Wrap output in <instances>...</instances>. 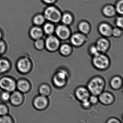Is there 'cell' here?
Returning a JSON list of instances; mask_svg holds the SVG:
<instances>
[{"mask_svg":"<svg viewBox=\"0 0 123 123\" xmlns=\"http://www.w3.org/2000/svg\"><path fill=\"white\" fill-rule=\"evenodd\" d=\"M85 38L82 34H75L72 36L70 41L73 45L76 46L82 45L85 42Z\"/></svg>","mask_w":123,"mask_h":123,"instance_id":"e0dca14e","label":"cell"},{"mask_svg":"<svg viewBox=\"0 0 123 123\" xmlns=\"http://www.w3.org/2000/svg\"><path fill=\"white\" fill-rule=\"evenodd\" d=\"M93 56L92 59L93 64L95 67L97 69L100 70L105 69L109 66V59L105 55L98 53Z\"/></svg>","mask_w":123,"mask_h":123,"instance_id":"5b68a950","label":"cell"},{"mask_svg":"<svg viewBox=\"0 0 123 123\" xmlns=\"http://www.w3.org/2000/svg\"><path fill=\"white\" fill-rule=\"evenodd\" d=\"M82 104L83 107L85 108H88L90 106V105L91 103L89 101V100H87L85 101L82 102Z\"/></svg>","mask_w":123,"mask_h":123,"instance_id":"8d00e7d4","label":"cell"},{"mask_svg":"<svg viewBox=\"0 0 123 123\" xmlns=\"http://www.w3.org/2000/svg\"><path fill=\"white\" fill-rule=\"evenodd\" d=\"M75 95L78 99L83 102L88 100L90 96V92L85 88L80 87L76 90Z\"/></svg>","mask_w":123,"mask_h":123,"instance_id":"5bb4252c","label":"cell"},{"mask_svg":"<svg viewBox=\"0 0 123 123\" xmlns=\"http://www.w3.org/2000/svg\"><path fill=\"white\" fill-rule=\"evenodd\" d=\"M4 36V33H3V31L0 28V39H3Z\"/></svg>","mask_w":123,"mask_h":123,"instance_id":"ab89813d","label":"cell"},{"mask_svg":"<svg viewBox=\"0 0 123 123\" xmlns=\"http://www.w3.org/2000/svg\"><path fill=\"white\" fill-rule=\"evenodd\" d=\"M46 20L43 15L38 13L33 16L32 22L34 25L41 26L45 23Z\"/></svg>","mask_w":123,"mask_h":123,"instance_id":"ac0fdd59","label":"cell"},{"mask_svg":"<svg viewBox=\"0 0 123 123\" xmlns=\"http://www.w3.org/2000/svg\"><path fill=\"white\" fill-rule=\"evenodd\" d=\"M45 48L47 51L50 52L56 51L59 48L60 42L59 39L54 36H48L45 40Z\"/></svg>","mask_w":123,"mask_h":123,"instance_id":"9c48e42d","label":"cell"},{"mask_svg":"<svg viewBox=\"0 0 123 123\" xmlns=\"http://www.w3.org/2000/svg\"><path fill=\"white\" fill-rule=\"evenodd\" d=\"M25 99L24 94L16 90L11 93L9 103L12 106L19 107L23 104Z\"/></svg>","mask_w":123,"mask_h":123,"instance_id":"52a82bcc","label":"cell"},{"mask_svg":"<svg viewBox=\"0 0 123 123\" xmlns=\"http://www.w3.org/2000/svg\"><path fill=\"white\" fill-rule=\"evenodd\" d=\"M105 82L101 78L96 77L91 80L88 84V90L93 95L97 96L102 92Z\"/></svg>","mask_w":123,"mask_h":123,"instance_id":"7a4b0ae2","label":"cell"},{"mask_svg":"<svg viewBox=\"0 0 123 123\" xmlns=\"http://www.w3.org/2000/svg\"><path fill=\"white\" fill-rule=\"evenodd\" d=\"M11 96V92L2 90L0 92V101L2 103H8L10 101Z\"/></svg>","mask_w":123,"mask_h":123,"instance_id":"d4e9b609","label":"cell"},{"mask_svg":"<svg viewBox=\"0 0 123 123\" xmlns=\"http://www.w3.org/2000/svg\"><path fill=\"white\" fill-rule=\"evenodd\" d=\"M56 0H42L45 3L48 4H52L56 1Z\"/></svg>","mask_w":123,"mask_h":123,"instance_id":"f35d334b","label":"cell"},{"mask_svg":"<svg viewBox=\"0 0 123 123\" xmlns=\"http://www.w3.org/2000/svg\"><path fill=\"white\" fill-rule=\"evenodd\" d=\"M43 15L46 20L53 23H58L62 18L61 13L59 11L53 6L47 8Z\"/></svg>","mask_w":123,"mask_h":123,"instance_id":"277c9868","label":"cell"},{"mask_svg":"<svg viewBox=\"0 0 123 123\" xmlns=\"http://www.w3.org/2000/svg\"><path fill=\"white\" fill-rule=\"evenodd\" d=\"M99 31L103 36L109 37L112 34V29L109 25L103 24L99 26Z\"/></svg>","mask_w":123,"mask_h":123,"instance_id":"ffe728a7","label":"cell"},{"mask_svg":"<svg viewBox=\"0 0 123 123\" xmlns=\"http://www.w3.org/2000/svg\"><path fill=\"white\" fill-rule=\"evenodd\" d=\"M79 29L83 33L87 34L90 31V27L87 23L83 22L80 23L79 25Z\"/></svg>","mask_w":123,"mask_h":123,"instance_id":"f546056e","label":"cell"},{"mask_svg":"<svg viewBox=\"0 0 123 123\" xmlns=\"http://www.w3.org/2000/svg\"><path fill=\"white\" fill-rule=\"evenodd\" d=\"M109 46L108 40L105 38H101L98 41L96 46L98 51L104 53L108 49Z\"/></svg>","mask_w":123,"mask_h":123,"instance_id":"2e32d148","label":"cell"},{"mask_svg":"<svg viewBox=\"0 0 123 123\" xmlns=\"http://www.w3.org/2000/svg\"><path fill=\"white\" fill-rule=\"evenodd\" d=\"M122 33V31L119 29L115 28L112 29V34L116 37L120 36Z\"/></svg>","mask_w":123,"mask_h":123,"instance_id":"d6a6232c","label":"cell"},{"mask_svg":"<svg viewBox=\"0 0 123 123\" xmlns=\"http://www.w3.org/2000/svg\"><path fill=\"white\" fill-rule=\"evenodd\" d=\"M99 95L98 99L103 104L109 105L113 102V96L109 93L104 92L101 93Z\"/></svg>","mask_w":123,"mask_h":123,"instance_id":"9a60e30c","label":"cell"},{"mask_svg":"<svg viewBox=\"0 0 123 123\" xmlns=\"http://www.w3.org/2000/svg\"><path fill=\"white\" fill-rule=\"evenodd\" d=\"M32 87L31 82L27 78H23L16 80V90L23 94H26L30 92Z\"/></svg>","mask_w":123,"mask_h":123,"instance_id":"ba28073f","label":"cell"},{"mask_svg":"<svg viewBox=\"0 0 123 123\" xmlns=\"http://www.w3.org/2000/svg\"><path fill=\"white\" fill-rule=\"evenodd\" d=\"M15 122L13 117L9 114L0 116V123H14Z\"/></svg>","mask_w":123,"mask_h":123,"instance_id":"4316f807","label":"cell"},{"mask_svg":"<svg viewBox=\"0 0 123 123\" xmlns=\"http://www.w3.org/2000/svg\"><path fill=\"white\" fill-rule=\"evenodd\" d=\"M7 49L8 45L7 42L3 39H0V57L5 54Z\"/></svg>","mask_w":123,"mask_h":123,"instance_id":"83f0119b","label":"cell"},{"mask_svg":"<svg viewBox=\"0 0 123 123\" xmlns=\"http://www.w3.org/2000/svg\"><path fill=\"white\" fill-rule=\"evenodd\" d=\"M57 36L60 39H67L70 35V32L68 28L64 25H60L57 26L56 29Z\"/></svg>","mask_w":123,"mask_h":123,"instance_id":"4fadbf2b","label":"cell"},{"mask_svg":"<svg viewBox=\"0 0 123 123\" xmlns=\"http://www.w3.org/2000/svg\"><path fill=\"white\" fill-rule=\"evenodd\" d=\"M15 67L18 73L25 75L29 74L32 71L33 68V63L30 57L24 55L17 60Z\"/></svg>","mask_w":123,"mask_h":123,"instance_id":"6da1fadb","label":"cell"},{"mask_svg":"<svg viewBox=\"0 0 123 123\" xmlns=\"http://www.w3.org/2000/svg\"><path fill=\"white\" fill-rule=\"evenodd\" d=\"M73 18L69 13L64 14L62 18V23L65 25H69L72 22Z\"/></svg>","mask_w":123,"mask_h":123,"instance_id":"4dcf8cb0","label":"cell"},{"mask_svg":"<svg viewBox=\"0 0 123 123\" xmlns=\"http://www.w3.org/2000/svg\"><path fill=\"white\" fill-rule=\"evenodd\" d=\"M90 52L91 54L93 56L99 53V52L97 49L96 46H92L91 47L90 49Z\"/></svg>","mask_w":123,"mask_h":123,"instance_id":"d590c367","label":"cell"},{"mask_svg":"<svg viewBox=\"0 0 123 123\" xmlns=\"http://www.w3.org/2000/svg\"><path fill=\"white\" fill-rule=\"evenodd\" d=\"M72 51V48L68 44H63L60 48V52L63 56H68L71 54Z\"/></svg>","mask_w":123,"mask_h":123,"instance_id":"cb8c5ba5","label":"cell"},{"mask_svg":"<svg viewBox=\"0 0 123 123\" xmlns=\"http://www.w3.org/2000/svg\"><path fill=\"white\" fill-rule=\"evenodd\" d=\"M122 80L119 77H114L111 80V86L112 88L114 89H118L120 88L122 85Z\"/></svg>","mask_w":123,"mask_h":123,"instance_id":"44dd1931","label":"cell"},{"mask_svg":"<svg viewBox=\"0 0 123 123\" xmlns=\"http://www.w3.org/2000/svg\"><path fill=\"white\" fill-rule=\"evenodd\" d=\"M108 123H120V122L116 118H112L108 120Z\"/></svg>","mask_w":123,"mask_h":123,"instance_id":"74e56055","label":"cell"},{"mask_svg":"<svg viewBox=\"0 0 123 123\" xmlns=\"http://www.w3.org/2000/svg\"><path fill=\"white\" fill-rule=\"evenodd\" d=\"M116 10L113 6H106L103 10V12L106 16L111 17L113 16L116 13Z\"/></svg>","mask_w":123,"mask_h":123,"instance_id":"484cf974","label":"cell"},{"mask_svg":"<svg viewBox=\"0 0 123 123\" xmlns=\"http://www.w3.org/2000/svg\"><path fill=\"white\" fill-rule=\"evenodd\" d=\"M16 80L13 77L4 75L0 78V89L12 92L16 90Z\"/></svg>","mask_w":123,"mask_h":123,"instance_id":"3957f363","label":"cell"},{"mask_svg":"<svg viewBox=\"0 0 123 123\" xmlns=\"http://www.w3.org/2000/svg\"><path fill=\"white\" fill-rule=\"evenodd\" d=\"M116 11L118 13L122 15L123 13V1L121 0L119 1L117 4L116 8L115 9Z\"/></svg>","mask_w":123,"mask_h":123,"instance_id":"1f68e13d","label":"cell"},{"mask_svg":"<svg viewBox=\"0 0 123 123\" xmlns=\"http://www.w3.org/2000/svg\"><path fill=\"white\" fill-rule=\"evenodd\" d=\"M88 100L91 103L95 104L98 102V98L96 97V96L92 95L91 96H90Z\"/></svg>","mask_w":123,"mask_h":123,"instance_id":"836d02e7","label":"cell"},{"mask_svg":"<svg viewBox=\"0 0 123 123\" xmlns=\"http://www.w3.org/2000/svg\"><path fill=\"white\" fill-rule=\"evenodd\" d=\"M116 25L119 28H123V19L122 17H118L116 20Z\"/></svg>","mask_w":123,"mask_h":123,"instance_id":"e575fe53","label":"cell"},{"mask_svg":"<svg viewBox=\"0 0 123 123\" xmlns=\"http://www.w3.org/2000/svg\"><path fill=\"white\" fill-rule=\"evenodd\" d=\"M34 46L37 51H42L45 48L44 40L42 38L39 39L34 41Z\"/></svg>","mask_w":123,"mask_h":123,"instance_id":"603a6c76","label":"cell"},{"mask_svg":"<svg viewBox=\"0 0 123 123\" xmlns=\"http://www.w3.org/2000/svg\"><path fill=\"white\" fill-rule=\"evenodd\" d=\"M38 91L39 95L47 97L51 94V87L47 84L43 83L39 86Z\"/></svg>","mask_w":123,"mask_h":123,"instance_id":"d6986e66","label":"cell"},{"mask_svg":"<svg viewBox=\"0 0 123 123\" xmlns=\"http://www.w3.org/2000/svg\"><path fill=\"white\" fill-rule=\"evenodd\" d=\"M67 79L66 73L61 71L57 73L53 78V81L55 86L59 87H63L66 84Z\"/></svg>","mask_w":123,"mask_h":123,"instance_id":"30bf717a","label":"cell"},{"mask_svg":"<svg viewBox=\"0 0 123 123\" xmlns=\"http://www.w3.org/2000/svg\"><path fill=\"white\" fill-rule=\"evenodd\" d=\"M10 112V109L6 103H0V116L8 114Z\"/></svg>","mask_w":123,"mask_h":123,"instance_id":"f1b7e54d","label":"cell"},{"mask_svg":"<svg viewBox=\"0 0 123 123\" xmlns=\"http://www.w3.org/2000/svg\"><path fill=\"white\" fill-rule=\"evenodd\" d=\"M43 35V29L41 26L33 25L30 28L29 31V37L33 41L42 38Z\"/></svg>","mask_w":123,"mask_h":123,"instance_id":"7c38bea8","label":"cell"},{"mask_svg":"<svg viewBox=\"0 0 123 123\" xmlns=\"http://www.w3.org/2000/svg\"><path fill=\"white\" fill-rule=\"evenodd\" d=\"M10 60L6 57H0V75L9 72L12 68Z\"/></svg>","mask_w":123,"mask_h":123,"instance_id":"8fae6325","label":"cell"},{"mask_svg":"<svg viewBox=\"0 0 123 123\" xmlns=\"http://www.w3.org/2000/svg\"><path fill=\"white\" fill-rule=\"evenodd\" d=\"M49 101L47 97L41 95L35 96L32 101L33 107L38 111L45 110L49 105Z\"/></svg>","mask_w":123,"mask_h":123,"instance_id":"8992f818","label":"cell"},{"mask_svg":"<svg viewBox=\"0 0 123 123\" xmlns=\"http://www.w3.org/2000/svg\"><path fill=\"white\" fill-rule=\"evenodd\" d=\"M43 29L44 33L47 35H51L54 31V25L50 23H46L44 24Z\"/></svg>","mask_w":123,"mask_h":123,"instance_id":"7402d4cb","label":"cell"}]
</instances>
